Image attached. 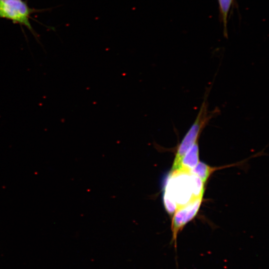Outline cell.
Instances as JSON below:
<instances>
[{"label": "cell", "mask_w": 269, "mask_h": 269, "mask_svg": "<svg viewBox=\"0 0 269 269\" xmlns=\"http://www.w3.org/2000/svg\"><path fill=\"white\" fill-rule=\"evenodd\" d=\"M202 200V197L195 199L185 205L178 208L174 213L171 223L172 238L171 243H173L176 252L177 235L184 226L196 215Z\"/></svg>", "instance_id": "cell-4"}, {"label": "cell", "mask_w": 269, "mask_h": 269, "mask_svg": "<svg viewBox=\"0 0 269 269\" xmlns=\"http://www.w3.org/2000/svg\"><path fill=\"white\" fill-rule=\"evenodd\" d=\"M199 150L198 142L185 154L177 170L190 172L199 162Z\"/></svg>", "instance_id": "cell-5"}, {"label": "cell", "mask_w": 269, "mask_h": 269, "mask_svg": "<svg viewBox=\"0 0 269 269\" xmlns=\"http://www.w3.org/2000/svg\"><path fill=\"white\" fill-rule=\"evenodd\" d=\"M233 0H218L220 8L225 24H226L228 13Z\"/></svg>", "instance_id": "cell-7"}, {"label": "cell", "mask_w": 269, "mask_h": 269, "mask_svg": "<svg viewBox=\"0 0 269 269\" xmlns=\"http://www.w3.org/2000/svg\"><path fill=\"white\" fill-rule=\"evenodd\" d=\"M214 113L208 110V104L204 100L200 108L197 117L188 131L180 143L176 151L171 171L177 170L179 169L181 161L187 151L196 142L206 125L213 117Z\"/></svg>", "instance_id": "cell-2"}, {"label": "cell", "mask_w": 269, "mask_h": 269, "mask_svg": "<svg viewBox=\"0 0 269 269\" xmlns=\"http://www.w3.org/2000/svg\"><path fill=\"white\" fill-rule=\"evenodd\" d=\"M204 186L201 179L191 171H170L163 191V202L166 212L172 214L178 208L202 197Z\"/></svg>", "instance_id": "cell-1"}, {"label": "cell", "mask_w": 269, "mask_h": 269, "mask_svg": "<svg viewBox=\"0 0 269 269\" xmlns=\"http://www.w3.org/2000/svg\"><path fill=\"white\" fill-rule=\"evenodd\" d=\"M217 169L199 161L191 172L198 176L205 184L212 173Z\"/></svg>", "instance_id": "cell-6"}, {"label": "cell", "mask_w": 269, "mask_h": 269, "mask_svg": "<svg viewBox=\"0 0 269 269\" xmlns=\"http://www.w3.org/2000/svg\"><path fill=\"white\" fill-rule=\"evenodd\" d=\"M38 10L30 7L23 0H0V18L26 26L34 35L29 21L31 15Z\"/></svg>", "instance_id": "cell-3"}]
</instances>
